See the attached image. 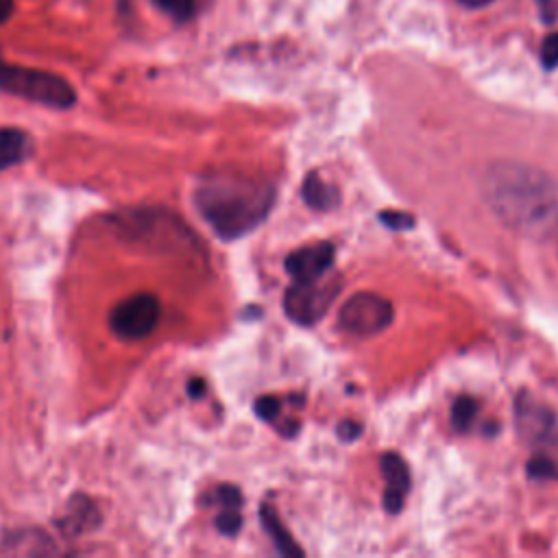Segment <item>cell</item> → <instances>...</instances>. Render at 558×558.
<instances>
[{"instance_id":"603a6c76","label":"cell","mask_w":558,"mask_h":558,"mask_svg":"<svg viewBox=\"0 0 558 558\" xmlns=\"http://www.w3.org/2000/svg\"><path fill=\"white\" fill-rule=\"evenodd\" d=\"M458 2L464 4V7H469V9H482V7L490 4L493 0H458Z\"/></svg>"},{"instance_id":"ffe728a7","label":"cell","mask_w":558,"mask_h":558,"mask_svg":"<svg viewBox=\"0 0 558 558\" xmlns=\"http://www.w3.org/2000/svg\"><path fill=\"white\" fill-rule=\"evenodd\" d=\"M379 220H381L386 227H390V229H412V225H414V218H412L410 214L397 211V209L384 211V214L379 216Z\"/></svg>"},{"instance_id":"6da1fadb","label":"cell","mask_w":558,"mask_h":558,"mask_svg":"<svg viewBox=\"0 0 558 558\" xmlns=\"http://www.w3.org/2000/svg\"><path fill=\"white\" fill-rule=\"evenodd\" d=\"M488 211L523 238H549L558 231V179L521 161H493L480 179Z\"/></svg>"},{"instance_id":"e0dca14e","label":"cell","mask_w":558,"mask_h":558,"mask_svg":"<svg viewBox=\"0 0 558 558\" xmlns=\"http://www.w3.org/2000/svg\"><path fill=\"white\" fill-rule=\"evenodd\" d=\"M216 501L220 508H240L242 506V493L238 490V486L231 484H222L216 488Z\"/></svg>"},{"instance_id":"cb8c5ba5","label":"cell","mask_w":558,"mask_h":558,"mask_svg":"<svg viewBox=\"0 0 558 558\" xmlns=\"http://www.w3.org/2000/svg\"><path fill=\"white\" fill-rule=\"evenodd\" d=\"M203 390H205V386H203V381H198V379H194V381H190V388H187V392L192 395V397H198V395H203Z\"/></svg>"},{"instance_id":"30bf717a","label":"cell","mask_w":558,"mask_h":558,"mask_svg":"<svg viewBox=\"0 0 558 558\" xmlns=\"http://www.w3.org/2000/svg\"><path fill=\"white\" fill-rule=\"evenodd\" d=\"M33 155L28 133L13 126H0V172L26 161Z\"/></svg>"},{"instance_id":"7402d4cb","label":"cell","mask_w":558,"mask_h":558,"mask_svg":"<svg viewBox=\"0 0 558 558\" xmlns=\"http://www.w3.org/2000/svg\"><path fill=\"white\" fill-rule=\"evenodd\" d=\"M15 2L13 0H0V24H4L13 15Z\"/></svg>"},{"instance_id":"8992f818","label":"cell","mask_w":558,"mask_h":558,"mask_svg":"<svg viewBox=\"0 0 558 558\" xmlns=\"http://www.w3.org/2000/svg\"><path fill=\"white\" fill-rule=\"evenodd\" d=\"M159 323V301L153 294H133L109 314V329L122 340H142Z\"/></svg>"},{"instance_id":"d6986e66","label":"cell","mask_w":558,"mask_h":558,"mask_svg":"<svg viewBox=\"0 0 558 558\" xmlns=\"http://www.w3.org/2000/svg\"><path fill=\"white\" fill-rule=\"evenodd\" d=\"M556 464L547 456H534L527 464L530 477H554L556 475Z\"/></svg>"},{"instance_id":"9a60e30c","label":"cell","mask_w":558,"mask_h":558,"mask_svg":"<svg viewBox=\"0 0 558 558\" xmlns=\"http://www.w3.org/2000/svg\"><path fill=\"white\" fill-rule=\"evenodd\" d=\"M216 527L225 534V536H235L242 527V514L240 508H222L220 514L216 517Z\"/></svg>"},{"instance_id":"5bb4252c","label":"cell","mask_w":558,"mask_h":558,"mask_svg":"<svg viewBox=\"0 0 558 558\" xmlns=\"http://www.w3.org/2000/svg\"><path fill=\"white\" fill-rule=\"evenodd\" d=\"M153 2L177 22L190 20L196 11V0H153Z\"/></svg>"},{"instance_id":"8fae6325","label":"cell","mask_w":558,"mask_h":558,"mask_svg":"<svg viewBox=\"0 0 558 558\" xmlns=\"http://www.w3.org/2000/svg\"><path fill=\"white\" fill-rule=\"evenodd\" d=\"M259 519H262V525L268 532L270 541L279 549V554H283V556H303V549L296 545L292 534L283 527V523H281V519H279V514L272 506L264 504L262 510H259Z\"/></svg>"},{"instance_id":"44dd1931","label":"cell","mask_w":558,"mask_h":558,"mask_svg":"<svg viewBox=\"0 0 558 558\" xmlns=\"http://www.w3.org/2000/svg\"><path fill=\"white\" fill-rule=\"evenodd\" d=\"M360 432H362V427H360L355 421H342V423L338 425V436H340L342 440H353V438H357Z\"/></svg>"},{"instance_id":"ba28073f","label":"cell","mask_w":558,"mask_h":558,"mask_svg":"<svg viewBox=\"0 0 558 558\" xmlns=\"http://www.w3.org/2000/svg\"><path fill=\"white\" fill-rule=\"evenodd\" d=\"M333 255L336 251L329 242H314L292 251L286 257V270L294 281H312L329 272Z\"/></svg>"},{"instance_id":"3957f363","label":"cell","mask_w":558,"mask_h":558,"mask_svg":"<svg viewBox=\"0 0 558 558\" xmlns=\"http://www.w3.org/2000/svg\"><path fill=\"white\" fill-rule=\"evenodd\" d=\"M0 89L54 109H70L76 102V92L63 76L37 68L9 65L4 61H0Z\"/></svg>"},{"instance_id":"2e32d148","label":"cell","mask_w":558,"mask_h":558,"mask_svg":"<svg viewBox=\"0 0 558 558\" xmlns=\"http://www.w3.org/2000/svg\"><path fill=\"white\" fill-rule=\"evenodd\" d=\"M541 61L547 70L556 68L558 65V31L556 33H549L545 39H543V46H541Z\"/></svg>"},{"instance_id":"7c38bea8","label":"cell","mask_w":558,"mask_h":558,"mask_svg":"<svg viewBox=\"0 0 558 558\" xmlns=\"http://www.w3.org/2000/svg\"><path fill=\"white\" fill-rule=\"evenodd\" d=\"M303 201H305L312 209L325 211V209H331V207L338 203V194H336V187H331V185L325 183L318 174L312 172V174L303 181Z\"/></svg>"},{"instance_id":"5b68a950","label":"cell","mask_w":558,"mask_h":558,"mask_svg":"<svg viewBox=\"0 0 558 558\" xmlns=\"http://www.w3.org/2000/svg\"><path fill=\"white\" fill-rule=\"evenodd\" d=\"M395 318L392 303L377 292L351 294L338 312V327L355 338H371L381 333Z\"/></svg>"},{"instance_id":"52a82bcc","label":"cell","mask_w":558,"mask_h":558,"mask_svg":"<svg viewBox=\"0 0 558 558\" xmlns=\"http://www.w3.org/2000/svg\"><path fill=\"white\" fill-rule=\"evenodd\" d=\"M519 436L532 447H549L558 438L556 414L534 397L521 392L514 401Z\"/></svg>"},{"instance_id":"9c48e42d","label":"cell","mask_w":558,"mask_h":558,"mask_svg":"<svg viewBox=\"0 0 558 558\" xmlns=\"http://www.w3.org/2000/svg\"><path fill=\"white\" fill-rule=\"evenodd\" d=\"M379 469L386 482V490H384V508L392 514H397L403 508L408 488H410V469L405 464V460L399 453H384L379 458Z\"/></svg>"},{"instance_id":"ac0fdd59","label":"cell","mask_w":558,"mask_h":558,"mask_svg":"<svg viewBox=\"0 0 558 558\" xmlns=\"http://www.w3.org/2000/svg\"><path fill=\"white\" fill-rule=\"evenodd\" d=\"M281 412V403L277 397H259L255 401V414L262 418V421H275Z\"/></svg>"},{"instance_id":"277c9868","label":"cell","mask_w":558,"mask_h":558,"mask_svg":"<svg viewBox=\"0 0 558 558\" xmlns=\"http://www.w3.org/2000/svg\"><path fill=\"white\" fill-rule=\"evenodd\" d=\"M340 288V277L327 275L312 281H294L283 294V312L296 325H314L327 314Z\"/></svg>"},{"instance_id":"4fadbf2b","label":"cell","mask_w":558,"mask_h":558,"mask_svg":"<svg viewBox=\"0 0 558 558\" xmlns=\"http://www.w3.org/2000/svg\"><path fill=\"white\" fill-rule=\"evenodd\" d=\"M477 414V403L473 397H458L453 408H451V423L458 432H466L471 423L475 421Z\"/></svg>"},{"instance_id":"7a4b0ae2","label":"cell","mask_w":558,"mask_h":558,"mask_svg":"<svg viewBox=\"0 0 558 558\" xmlns=\"http://www.w3.org/2000/svg\"><path fill=\"white\" fill-rule=\"evenodd\" d=\"M201 218L220 240H238L251 233L270 214L275 187L246 174H203L192 192Z\"/></svg>"}]
</instances>
